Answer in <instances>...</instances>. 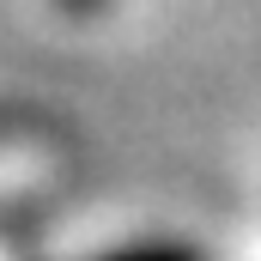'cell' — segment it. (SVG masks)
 Wrapping results in <instances>:
<instances>
[{"mask_svg": "<svg viewBox=\"0 0 261 261\" xmlns=\"http://www.w3.org/2000/svg\"><path fill=\"white\" fill-rule=\"evenodd\" d=\"M122 261H189V255H176V249H146V255H122Z\"/></svg>", "mask_w": 261, "mask_h": 261, "instance_id": "cell-1", "label": "cell"}, {"mask_svg": "<svg viewBox=\"0 0 261 261\" xmlns=\"http://www.w3.org/2000/svg\"><path fill=\"white\" fill-rule=\"evenodd\" d=\"M73 6H79V0H73Z\"/></svg>", "mask_w": 261, "mask_h": 261, "instance_id": "cell-2", "label": "cell"}]
</instances>
